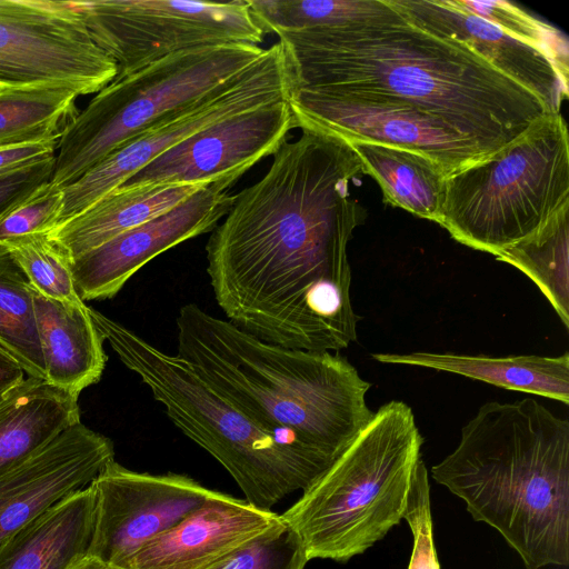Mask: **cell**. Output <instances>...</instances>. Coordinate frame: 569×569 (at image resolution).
<instances>
[{"label":"cell","mask_w":569,"mask_h":569,"mask_svg":"<svg viewBox=\"0 0 569 569\" xmlns=\"http://www.w3.org/2000/svg\"><path fill=\"white\" fill-rule=\"evenodd\" d=\"M288 103L295 128L412 150L439 163L448 177L491 156L446 122L399 99L296 88Z\"/></svg>","instance_id":"12"},{"label":"cell","mask_w":569,"mask_h":569,"mask_svg":"<svg viewBox=\"0 0 569 569\" xmlns=\"http://www.w3.org/2000/svg\"><path fill=\"white\" fill-rule=\"evenodd\" d=\"M263 52L249 43L194 48L114 79L64 130L51 183L61 189L71 184L164 117L242 72Z\"/></svg>","instance_id":"8"},{"label":"cell","mask_w":569,"mask_h":569,"mask_svg":"<svg viewBox=\"0 0 569 569\" xmlns=\"http://www.w3.org/2000/svg\"><path fill=\"white\" fill-rule=\"evenodd\" d=\"M78 96L62 86L0 89V148L60 140L79 113Z\"/></svg>","instance_id":"26"},{"label":"cell","mask_w":569,"mask_h":569,"mask_svg":"<svg viewBox=\"0 0 569 569\" xmlns=\"http://www.w3.org/2000/svg\"><path fill=\"white\" fill-rule=\"evenodd\" d=\"M347 142L358 154L362 173L378 182L386 203L438 223L448 178L439 163L405 148L368 141Z\"/></svg>","instance_id":"24"},{"label":"cell","mask_w":569,"mask_h":569,"mask_svg":"<svg viewBox=\"0 0 569 569\" xmlns=\"http://www.w3.org/2000/svg\"><path fill=\"white\" fill-rule=\"evenodd\" d=\"M496 259L533 281L569 329V204L532 234L500 251Z\"/></svg>","instance_id":"25"},{"label":"cell","mask_w":569,"mask_h":569,"mask_svg":"<svg viewBox=\"0 0 569 569\" xmlns=\"http://www.w3.org/2000/svg\"><path fill=\"white\" fill-rule=\"evenodd\" d=\"M176 322L178 356L328 468L373 418L371 383L340 355L266 342L196 303L182 306Z\"/></svg>","instance_id":"4"},{"label":"cell","mask_w":569,"mask_h":569,"mask_svg":"<svg viewBox=\"0 0 569 569\" xmlns=\"http://www.w3.org/2000/svg\"><path fill=\"white\" fill-rule=\"evenodd\" d=\"M301 131L234 196L206 244L207 273L238 328L287 348L339 351L357 340L347 247L365 217L349 191L362 164L346 140Z\"/></svg>","instance_id":"1"},{"label":"cell","mask_w":569,"mask_h":569,"mask_svg":"<svg viewBox=\"0 0 569 569\" xmlns=\"http://www.w3.org/2000/svg\"><path fill=\"white\" fill-rule=\"evenodd\" d=\"M62 202V189L51 181L44 184L33 197L0 220V246L14 238L53 230Z\"/></svg>","instance_id":"33"},{"label":"cell","mask_w":569,"mask_h":569,"mask_svg":"<svg viewBox=\"0 0 569 569\" xmlns=\"http://www.w3.org/2000/svg\"><path fill=\"white\" fill-rule=\"evenodd\" d=\"M569 204V140L547 114L490 157L449 176L438 223L458 242L495 257Z\"/></svg>","instance_id":"7"},{"label":"cell","mask_w":569,"mask_h":569,"mask_svg":"<svg viewBox=\"0 0 569 569\" xmlns=\"http://www.w3.org/2000/svg\"><path fill=\"white\" fill-rule=\"evenodd\" d=\"M92 40L122 79L181 51L230 43L258 46L264 33L247 0L71 1Z\"/></svg>","instance_id":"9"},{"label":"cell","mask_w":569,"mask_h":569,"mask_svg":"<svg viewBox=\"0 0 569 569\" xmlns=\"http://www.w3.org/2000/svg\"><path fill=\"white\" fill-rule=\"evenodd\" d=\"M34 309L44 380L80 395L100 380L107 362L104 338L93 323L89 307L84 301L51 300L34 290Z\"/></svg>","instance_id":"19"},{"label":"cell","mask_w":569,"mask_h":569,"mask_svg":"<svg viewBox=\"0 0 569 569\" xmlns=\"http://www.w3.org/2000/svg\"><path fill=\"white\" fill-rule=\"evenodd\" d=\"M0 348L28 377L44 380L34 290L20 264L0 246Z\"/></svg>","instance_id":"27"},{"label":"cell","mask_w":569,"mask_h":569,"mask_svg":"<svg viewBox=\"0 0 569 569\" xmlns=\"http://www.w3.org/2000/svg\"><path fill=\"white\" fill-rule=\"evenodd\" d=\"M89 312L121 362L150 389L170 420L223 466L252 507L271 511L328 469L292 439L250 417L186 359L90 307Z\"/></svg>","instance_id":"5"},{"label":"cell","mask_w":569,"mask_h":569,"mask_svg":"<svg viewBox=\"0 0 569 569\" xmlns=\"http://www.w3.org/2000/svg\"><path fill=\"white\" fill-rule=\"evenodd\" d=\"M233 183L208 184L167 212L69 260L82 301L114 297L150 260L177 244L212 231L228 213Z\"/></svg>","instance_id":"15"},{"label":"cell","mask_w":569,"mask_h":569,"mask_svg":"<svg viewBox=\"0 0 569 569\" xmlns=\"http://www.w3.org/2000/svg\"><path fill=\"white\" fill-rule=\"evenodd\" d=\"M113 460L112 441L80 421L0 475V545L54 505L89 487Z\"/></svg>","instance_id":"16"},{"label":"cell","mask_w":569,"mask_h":569,"mask_svg":"<svg viewBox=\"0 0 569 569\" xmlns=\"http://www.w3.org/2000/svg\"><path fill=\"white\" fill-rule=\"evenodd\" d=\"M54 161L56 153L0 174V220L51 181Z\"/></svg>","instance_id":"34"},{"label":"cell","mask_w":569,"mask_h":569,"mask_svg":"<svg viewBox=\"0 0 569 569\" xmlns=\"http://www.w3.org/2000/svg\"><path fill=\"white\" fill-rule=\"evenodd\" d=\"M264 34L368 21L395 10L390 0H247Z\"/></svg>","instance_id":"28"},{"label":"cell","mask_w":569,"mask_h":569,"mask_svg":"<svg viewBox=\"0 0 569 569\" xmlns=\"http://www.w3.org/2000/svg\"><path fill=\"white\" fill-rule=\"evenodd\" d=\"M279 519L222 492L129 557L120 569H210Z\"/></svg>","instance_id":"18"},{"label":"cell","mask_w":569,"mask_h":569,"mask_svg":"<svg viewBox=\"0 0 569 569\" xmlns=\"http://www.w3.org/2000/svg\"><path fill=\"white\" fill-rule=\"evenodd\" d=\"M292 78L278 41L242 72L213 91L170 113L124 143L78 180L62 189L57 226L80 214L169 148L236 113L288 99Z\"/></svg>","instance_id":"10"},{"label":"cell","mask_w":569,"mask_h":569,"mask_svg":"<svg viewBox=\"0 0 569 569\" xmlns=\"http://www.w3.org/2000/svg\"><path fill=\"white\" fill-rule=\"evenodd\" d=\"M78 393L28 377L0 396V475L80 422Z\"/></svg>","instance_id":"22"},{"label":"cell","mask_w":569,"mask_h":569,"mask_svg":"<svg viewBox=\"0 0 569 569\" xmlns=\"http://www.w3.org/2000/svg\"><path fill=\"white\" fill-rule=\"evenodd\" d=\"M393 8L368 21L278 32L292 89L402 100L446 122L489 154L553 114L536 94L465 43L428 32Z\"/></svg>","instance_id":"2"},{"label":"cell","mask_w":569,"mask_h":569,"mask_svg":"<svg viewBox=\"0 0 569 569\" xmlns=\"http://www.w3.org/2000/svg\"><path fill=\"white\" fill-rule=\"evenodd\" d=\"M24 375L22 367L0 348V396L22 382Z\"/></svg>","instance_id":"36"},{"label":"cell","mask_w":569,"mask_h":569,"mask_svg":"<svg viewBox=\"0 0 569 569\" xmlns=\"http://www.w3.org/2000/svg\"><path fill=\"white\" fill-rule=\"evenodd\" d=\"M206 186L118 187L80 214L48 232V236L71 260L167 212Z\"/></svg>","instance_id":"21"},{"label":"cell","mask_w":569,"mask_h":569,"mask_svg":"<svg viewBox=\"0 0 569 569\" xmlns=\"http://www.w3.org/2000/svg\"><path fill=\"white\" fill-rule=\"evenodd\" d=\"M412 23L465 43L503 76L536 94L556 114L568 98V81L540 48L512 37L453 0H390Z\"/></svg>","instance_id":"17"},{"label":"cell","mask_w":569,"mask_h":569,"mask_svg":"<svg viewBox=\"0 0 569 569\" xmlns=\"http://www.w3.org/2000/svg\"><path fill=\"white\" fill-rule=\"evenodd\" d=\"M94 515L91 483L7 538L0 545V569H66L88 555Z\"/></svg>","instance_id":"20"},{"label":"cell","mask_w":569,"mask_h":569,"mask_svg":"<svg viewBox=\"0 0 569 569\" xmlns=\"http://www.w3.org/2000/svg\"><path fill=\"white\" fill-rule=\"evenodd\" d=\"M459 8L543 50L568 81V42L555 28L507 1L453 0Z\"/></svg>","instance_id":"30"},{"label":"cell","mask_w":569,"mask_h":569,"mask_svg":"<svg viewBox=\"0 0 569 569\" xmlns=\"http://www.w3.org/2000/svg\"><path fill=\"white\" fill-rule=\"evenodd\" d=\"M423 438L411 408L381 406L348 448L280 519L300 538L308 560L346 562L403 519Z\"/></svg>","instance_id":"6"},{"label":"cell","mask_w":569,"mask_h":569,"mask_svg":"<svg viewBox=\"0 0 569 569\" xmlns=\"http://www.w3.org/2000/svg\"><path fill=\"white\" fill-rule=\"evenodd\" d=\"M295 128L288 99L227 117L154 158L120 187L234 183Z\"/></svg>","instance_id":"14"},{"label":"cell","mask_w":569,"mask_h":569,"mask_svg":"<svg viewBox=\"0 0 569 569\" xmlns=\"http://www.w3.org/2000/svg\"><path fill=\"white\" fill-rule=\"evenodd\" d=\"M527 569L569 563V421L533 398L487 402L431 469Z\"/></svg>","instance_id":"3"},{"label":"cell","mask_w":569,"mask_h":569,"mask_svg":"<svg viewBox=\"0 0 569 569\" xmlns=\"http://www.w3.org/2000/svg\"><path fill=\"white\" fill-rule=\"evenodd\" d=\"M1 247L12 254L38 293L60 302L82 301L76 290L69 259L52 242L48 232L14 238Z\"/></svg>","instance_id":"29"},{"label":"cell","mask_w":569,"mask_h":569,"mask_svg":"<svg viewBox=\"0 0 569 569\" xmlns=\"http://www.w3.org/2000/svg\"><path fill=\"white\" fill-rule=\"evenodd\" d=\"M92 485L96 515L88 555L118 568L218 492L184 475L137 472L116 460Z\"/></svg>","instance_id":"13"},{"label":"cell","mask_w":569,"mask_h":569,"mask_svg":"<svg viewBox=\"0 0 569 569\" xmlns=\"http://www.w3.org/2000/svg\"><path fill=\"white\" fill-rule=\"evenodd\" d=\"M116 76L71 1L0 0V89L62 86L82 96Z\"/></svg>","instance_id":"11"},{"label":"cell","mask_w":569,"mask_h":569,"mask_svg":"<svg viewBox=\"0 0 569 569\" xmlns=\"http://www.w3.org/2000/svg\"><path fill=\"white\" fill-rule=\"evenodd\" d=\"M308 561L300 538L279 517L270 528L210 569H305Z\"/></svg>","instance_id":"31"},{"label":"cell","mask_w":569,"mask_h":569,"mask_svg":"<svg viewBox=\"0 0 569 569\" xmlns=\"http://www.w3.org/2000/svg\"><path fill=\"white\" fill-rule=\"evenodd\" d=\"M60 140H44L0 148V174L54 154Z\"/></svg>","instance_id":"35"},{"label":"cell","mask_w":569,"mask_h":569,"mask_svg":"<svg viewBox=\"0 0 569 569\" xmlns=\"http://www.w3.org/2000/svg\"><path fill=\"white\" fill-rule=\"evenodd\" d=\"M372 358L382 363L416 366L457 373L499 388L542 396L569 405L568 352L557 357H489L415 351L375 353Z\"/></svg>","instance_id":"23"},{"label":"cell","mask_w":569,"mask_h":569,"mask_svg":"<svg viewBox=\"0 0 569 569\" xmlns=\"http://www.w3.org/2000/svg\"><path fill=\"white\" fill-rule=\"evenodd\" d=\"M66 569H120L116 566L106 563L92 556L86 555L72 563H70Z\"/></svg>","instance_id":"37"},{"label":"cell","mask_w":569,"mask_h":569,"mask_svg":"<svg viewBox=\"0 0 569 569\" xmlns=\"http://www.w3.org/2000/svg\"><path fill=\"white\" fill-rule=\"evenodd\" d=\"M403 519L413 536L408 569H440L432 537L428 471L422 459L412 471Z\"/></svg>","instance_id":"32"}]
</instances>
